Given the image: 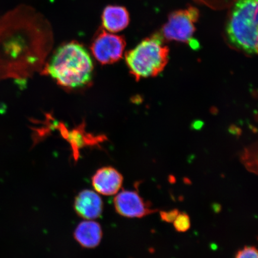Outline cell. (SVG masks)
I'll use <instances>...</instances> for the list:
<instances>
[{
    "label": "cell",
    "instance_id": "cell-1",
    "mask_svg": "<svg viewBox=\"0 0 258 258\" xmlns=\"http://www.w3.org/2000/svg\"><path fill=\"white\" fill-rule=\"evenodd\" d=\"M53 43L47 19L19 5L0 16V82L25 80L41 69Z\"/></svg>",
    "mask_w": 258,
    "mask_h": 258
},
{
    "label": "cell",
    "instance_id": "cell-2",
    "mask_svg": "<svg viewBox=\"0 0 258 258\" xmlns=\"http://www.w3.org/2000/svg\"><path fill=\"white\" fill-rule=\"evenodd\" d=\"M93 61L82 44L73 41L60 46L44 69L58 85L69 89L85 86L91 81Z\"/></svg>",
    "mask_w": 258,
    "mask_h": 258
},
{
    "label": "cell",
    "instance_id": "cell-3",
    "mask_svg": "<svg viewBox=\"0 0 258 258\" xmlns=\"http://www.w3.org/2000/svg\"><path fill=\"white\" fill-rule=\"evenodd\" d=\"M258 0H236L228 10L225 39L231 48L247 56L257 53Z\"/></svg>",
    "mask_w": 258,
    "mask_h": 258
},
{
    "label": "cell",
    "instance_id": "cell-4",
    "mask_svg": "<svg viewBox=\"0 0 258 258\" xmlns=\"http://www.w3.org/2000/svg\"><path fill=\"white\" fill-rule=\"evenodd\" d=\"M169 48L160 31L145 38L125 53L129 72L137 81L159 75L169 61Z\"/></svg>",
    "mask_w": 258,
    "mask_h": 258
},
{
    "label": "cell",
    "instance_id": "cell-5",
    "mask_svg": "<svg viewBox=\"0 0 258 258\" xmlns=\"http://www.w3.org/2000/svg\"><path fill=\"white\" fill-rule=\"evenodd\" d=\"M200 15L199 9L192 6L171 12L160 31L164 40L195 45L196 47L198 43L194 42V35Z\"/></svg>",
    "mask_w": 258,
    "mask_h": 258
},
{
    "label": "cell",
    "instance_id": "cell-6",
    "mask_svg": "<svg viewBox=\"0 0 258 258\" xmlns=\"http://www.w3.org/2000/svg\"><path fill=\"white\" fill-rule=\"evenodd\" d=\"M126 42L121 35L99 29L93 38L90 49L99 63L109 64L118 62L123 55Z\"/></svg>",
    "mask_w": 258,
    "mask_h": 258
},
{
    "label": "cell",
    "instance_id": "cell-7",
    "mask_svg": "<svg viewBox=\"0 0 258 258\" xmlns=\"http://www.w3.org/2000/svg\"><path fill=\"white\" fill-rule=\"evenodd\" d=\"M115 211L127 218H142L157 211L150 202L145 201L138 191L123 189L118 192L114 199Z\"/></svg>",
    "mask_w": 258,
    "mask_h": 258
},
{
    "label": "cell",
    "instance_id": "cell-8",
    "mask_svg": "<svg viewBox=\"0 0 258 258\" xmlns=\"http://www.w3.org/2000/svg\"><path fill=\"white\" fill-rule=\"evenodd\" d=\"M74 209L81 218L85 220H95L101 217L104 211V203L95 191L84 189L74 199Z\"/></svg>",
    "mask_w": 258,
    "mask_h": 258
},
{
    "label": "cell",
    "instance_id": "cell-9",
    "mask_svg": "<svg viewBox=\"0 0 258 258\" xmlns=\"http://www.w3.org/2000/svg\"><path fill=\"white\" fill-rule=\"evenodd\" d=\"M123 183V176L111 166L99 169L92 177V185L95 191L105 196L117 195Z\"/></svg>",
    "mask_w": 258,
    "mask_h": 258
},
{
    "label": "cell",
    "instance_id": "cell-10",
    "mask_svg": "<svg viewBox=\"0 0 258 258\" xmlns=\"http://www.w3.org/2000/svg\"><path fill=\"white\" fill-rule=\"evenodd\" d=\"M103 237L101 225L94 220H85L77 225L74 237L81 246L94 249L101 243Z\"/></svg>",
    "mask_w": 258,
    "mask_h": 258
},
{
    "label": "cell",
    "instance_id": "cell-11",
    "mask_svg": "<svg viewBox=\"0 0 258 258\" xmlns=\"http://www.w3.org/2000/svg\"><path fill=\"white\" fill-rule=\"evenodd\" d=\"M103 27L110 32H118L126 28L130 24V14L128 10L121 6H108L103 11Z\"/></svg>",
    "mask_w": 258,
    "mask_h": 258
},
{
    "label": "cell",
    "instance_id": "cell-12",
    "mask_svg": "<svg viewBox=\"0 0 258 258\" xmlns=\"http://www.w3.org/2000/svg\"><path fill=\"white\" fill-rule=\"evenodd\" d=\"M192 2L214 11L228 10L236 0H191Z\"/></svg>",
    "mask_w": 258,
    "mask_h": 258
},
{
    "label": "cell",
    "instance_id": "cell-13",
    "mask_svg": "<svg viewBox=\"0 0 258 258\" xmlns=\"http://www.w3.org/2000/svg\"><path fill=\"white\" fill-rule=\"evenodd\" d=\"M241 161L249 172L257 174V149L253 147L246 148L241 156Z\"/></svg>",
    "mask_w": 258,
    "mask_h": 258
},
{
    "label": "cell",
    "instance_id": "cell-14",
    "mask_svg": "<svg viewBox=\"0 0 258 258\" xmlns=\"http://www.w3.org/2000/svg\"><path fill=\"white\" fill-rule=\"evenodd\" d=\"M173 223L174 228L179 233H185L191 227V220L189 215L185 212L179 213Z\"/></svg>",
    "mask_w": 258,
    "mask_h": 258
},
{
    "label": "cell",
    "instance_id": "cell-15",
    "mask_svg": "<svg viewBox=\"0 0 258 258\" xmlns=\"http://www.w3.org/2000/svg\"><path fill=\"white\" fill-rule=\"evenodd\" d=\"M235 258H258L257 249L254 246H246L238 251Z\"/></svg>",
    "mask_w": 258,
    "mask_h": 258
},
{
    "label": "cell",
    "instance_id": "cell-16",
    "mask_svg": "<svg viewBox=\"0 0 258 258\" xmlns=\"http://www.w3.org/2000/svg\"><path fill=\"white\" fill-rule=\"evenodd\" d=\"M178 210L175 209L169 211H161L160 213L161 220L167 223H172L179 214Z\"/></svg>",
    "mask_w": 258,
    "mask_h": 258
}]
</instances>
